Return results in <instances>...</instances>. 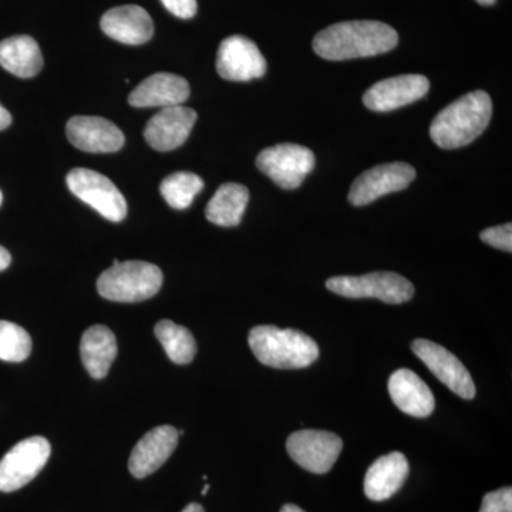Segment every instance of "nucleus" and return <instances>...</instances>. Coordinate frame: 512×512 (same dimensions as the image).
<instances>
[{"label": "nucleus", "mask_w": 512, "mask_h": 512, "mask_svg": "<svg viewBox=\"0 0 512 512\" xmlns=\"http://www.w3.org/2000/svg\"><path fill=\"white\" fill-rule=\"evenodd\" d=\"M481 241L501 251L512 252V225H500V227H493L485 229L480 234Z\"/></svg>", "instance_id": "nucleus-27"}, {"label": "nucleus", "mask_w": 512, "mask_h": 512, "mask_svg": "<svg viewBox=\"0 0 512 512\" xmlns=\"http://www.w3.org/2000/svg\"><path fill=\"white\" fill-rule=\"evenodd\" d=\"M66 181L69 190L84 204L99 212L101 217L111 222L126 218V198L106 175L89 168H74L67 174Z\"/></svg>", "instance_id": "nucleus-6"}, {"label": "nucleus", "mask_w": 512, "mask_h": 512, "mask_svg": "<svg viewBox=\"0 0 512 512\" xmlns=\"http://www.w3.org/2000/svg\"><path fill=\"white\" fill-rule=\"evenodd\" d=\"M180 434L173 426H160L148 431L131 451L128 470L131 476L146 478L163 467L177 448Z\"/></svg>", "instance_id": "nucleus-16"}, {"label": "nucleus", "mask_w": 512, "mask_h": 512, "mask_svg": "<svg viewBox=\"0 0 512 512\" xmlns=\"http://www.w3.org/2000/svg\"><path fill=\"white\" fill-rule=\"evenodd\" d=\"M493 116V101L483 90L460 97L437 114L430 137L444 150L466 147L484 133Z\"/></svg>", "instance_id": "nucleus-2"}, {"label": "nucleus", "mask_w": 512, "mask_h": 512, "mask_svg": "<svg viewBox=\"0 0 512 512\" xmlns=\"http://www.w3.org/2000/svg\"><path fill=\"white\" fill-rule=\"evenodd\" d=\"M217 72L231 82H249L266 73V60L261 50L245 36H229L222 40L217 55Z\"/></svg>", "instance_id": "nucleus-12"}, {"label": "nucleus", "mask_w": 512, "mask_h": 512, "mask_svg": "<svg viewBox=\"0 0 512 512\" xmlns=\"http://www.w3.org/2000/svg\"><path fill=\"white\" fill-rule=\"evenodd\" d=\"M32 352V338L22 326L0 320V360L20 363Z\"/></svg>", "instance_id": "nucleus-26"}, {"label": "nucleus", "mask_w": 512, "mask_h": 512, "mask_svg": "<svg viewBox=\"0 0 512 512\" xmlns=\"http://www.w3.org/2000/svg\"><path fill=\"white\" fill-rule=\"evenodd\" d=\"M208 490H210V484H205L204 490H202V495H207Z\"/></svg>", "instance_id": "nucleus-35"}, {"label": "nucleus", "mask_w": 512, "mask_h": 512, "mask_svg": "<svg viewBox=\"0 0 512 512\" xmlns=\"http://www.w3.org/2000/svg\"><path fill=\"white\" fill-rule=\"evenodd\" d=\"M202 188H204V181L200 175L178 171L164 178L160 191L170 207L174 210H185L190 207Z\"/></svg>", "instance_id": "nucleus-25"}, {"label": "nucleus", "mask_w": 512, "mask_h": 512, "mask_svg": "<svg viewBox=\"0 0 512 512\" xmlns=\"http://www.w3.org/2000/svg\"><path fill=\"white\" fill-rule=\"evenodd\" d=\"M326 288L336 295L350 299H379L384 303L400 305L409 302L414 286L409 279L394 272H372L362 276H335L328 279Z\"/></svg>", "instance_id": "nucleus-5"}, {"label": "nucleus", "mask_w": 512, "mask_h": 512, "mask_svg": "<svg viewBox=\"0 0 512 512\" xmlns=\"http://www.w3.org/2000/svg\"><path fill=\"white\" fill-rule=\"evenodd\" d=\"M164 276L157 265L144 261L120 262L97 279V291L107 301L134 303L153 298L163 286Z\"/></svg>", "instance_id": "nucleus-4"}, {"label": "nucleus", "mask_w": 512, "mask_h": 512, "mask_svg": "<svg viewBox=\"0 0 512 512\" xmlns=\"http://www.w3.org/2000/svg\"><path fill=\"white\" fill-rule=\"evenodd\" d=\"M480 512H512V488L505 487L485 494Z\"/></svg>", "instance_id": "nucleus-28"}, {"label": "nucleus", "mask_w": 512, "mask_h": 512, "mask_svg": "<svg viewBox=\"0 0 512 512\" xmlns=\"http://www.w3.org/2000/svg\"><path fill=\"white\" fill-rule=\"evenodd\" d=\"M476 2L480 3L483 6H491L494 5L495 0H476Z\"/></svg>", "instance_id": "nucleus-34"}, {"label": "nucleus", "mask_w": 512, "mask_h": 512, "mask_svg": "<svg viewBox=\"0 0 512 512\" xmlns=\"http://www.w3.org/2000/svg\"><path fill=\"white\" fill-rule=\"evenodd\" d=\"M190 97V84L184 77L171 73H157L147 77L128 96L133 107H173L181 106Z\"/></svg>", "instance_id": "nucleus-18"}, {"label": "nucleus", "mask_w": 512, "mask_h": 512, "mask_svg": "<svg viewBox=\"0 0 512 512\" xmlns=\"http://www.w3.org/2000/svg\"><path fill=\"white\" fill-rule=\"evenodd\" d=\"M52 447L45 437L22 440L0 460V491L13 493L29 484L49 461Z\"/></svg>", "instance_id": "nucleus-8"}, {"label": "nucleus", "mask_w": 512, "mask_h": 512, "mask_svg": "<svg viewBox=\"0 0 512 512\" xmlns=\"http://www.w3.org/2000/svg\"><path fill=\"white\" fill-rule=\"evenodd\" d=\"M117 339L107 326L94 325L86 330L80 342V356L93 379H104L117 357Z\"/></svg>", "instance_id": "nucleus-21"}, {"label": "nucleus", "mask_w": 512, "mask_h": 512, "mask_svg": "<svg viewBox=\"0 0 512 512\" xmlns=\"http://www.w3.org/2000/svg\"><path fill=\"white\" fill-rule=\"evenodd\" d=\"M248 342L256 359L275 369H303L319 357L315 340L295 329L256 326L249 332Z\"/></svg>", "instance_id": "nucleus-3"}, {"label": "nucleus", "mask_w": 512, "mask_h": 512, "mask_svg": "<svg viewBox=\"0 0 512 512\" xmlns=\"http://www.w3.org/2000/svg\"><path fill=\"white\" fill-rule=\"evenodd\" d=\"M67 138L86 153H116L124 146V134L116 124L103 117L76 116L66 127Z\"/></svg>", "instance_id": "nucleus-14"}, {"label": "nucleus", "mask_w": 512, "mask_h": 512, "mask_svg": "<svg viewBox=\"0 0 512 512\" xmlns=\"http://www.w3.org/2000/svg\"><path fill=\"white\" fill-rule=\"evenodd\" d=\"M281 512H305V511H303L301 507H298V505L286 504V505H284V507H282Z\"/></svg>", "instance_id": "nucleus-33"}, {"label": "nucleus", "mask_w": 512, "mask_h": 512, "mask_svg": "<svg viewBox=\"0 0 512 512\" xmlns=\"http://www.w3.org/2000/svg\"><path fill=\"white\" fill-rule=\"evenodd\" d=\"M154 333L171 362L188 365L194 360L197 343L190 330L177 325L173 320L163 319L157 323Z\"/></svg>", "instance_id": "nucleus-24"}, {"label": "nucleus", "mask_w": 512, "mask_h": 512, "mask_svg": "<svg viewBox=\"0 0 512 512\" xmlns=\"http://www.w3.org/2000/svg\"><path fill=\"white\" fill-rule=\"evenodd\" d=\"M399 43L396 30L377 20H350L329 26L313 39V50L325 60L383 55Z\"/></svg>", "instance_id": "nucleus-1"}, {"label": "nucleus", "mask_w": 512, "mask_h": 512, "mask_svg": "<svg viewBox=\"0 0 512 512\" xmlns=\"http://www.w3.org/2000/svg\"><path fill=\"white\" fill-rule=\"evenodd\" d=\"M412 349L427 369L461 399L476 397V384L467 367L443 346L427 339L414 340Z\"/></svg>", "instance_id": "nucleus-10"}, {"label": "nucleus", "mask_w": 512, "mask_h": 512, "mask_svg": "<svg viewBox=\"0 0 512 512\" xmlns=\"http://www.w3.org/2000/svg\"><path fill=\"white\" fill-rule=\"evenodd\" d=\"M416 178V170L407 163L380 164L356 178L349 192L350 204L363 207L384 195L402 191Z\"/></svg>", "instance_id": "nucleus-11"}, {"label": "nucleus", "mask_w": 512, "mask_h": 512, "mask_svg": "<svg viewBox=\"0 0 512 512\" xmlns=\"http://www.w3.org/2000/svg\"><path fill=\"white\" fill-rule=\"evenodd\" d=\"M249 201V191L245 185L222 184L208 202L205 217L218 227H237L244 217Z\"/></svg>", "instance_id": "nucleus-23"}, {"label": "nucleus", "mask_w": 512, "mask_h": 512, "mask_svg": "<svg viewBox=\"0 0 512 512\" xmlns=\"http://www.w3.org/2000/svg\"><path fill=\"white\" fill-rule=\"evenodd\" d=\"M389 393L393 403L409 416L429 417L434 412L436 400L430 387L409 369L394 372L389 380Z\"/></svg>", "instance_id": "nucleus-19"}, {"label": "nucleus", "mask_w": 512, "mask_h": 512, "mask_svg": "<svg viewBox=\"0 0 512 512\" xmlns=\"http://www.w3.org/2000/svg\"><path fill=\"white\" fill-rule=\"evenodd\" d=\"M165 9L180 19H191L197 15V0H161Z\"/></svg>", "instance_id": "nucleus-29"}, {"label": "nucleus", "mask_w": 512, "mask_h": 512, "mask_svg": "<svg viewBox=\"0 0 512 512\" xmlns=\"http://www.w3.org/2000/svg\"><path fill=\"white\" fill-rule=\"evenodd\" d=\"M10 262H12V256H10L8 249L0 247V272L8 269Z\"/></svg>", "instance_id": "nucleus-31"}, {"label": "nucleus", "mask_w": 512, "mask_h": 512, "mask_svg": "<svg viewBox=\"0 0 512 512\" xmlns=\"http://www.w3.org/2000/svg\"><path fill=\"white\" fill-rule=\"evenodd\" d=\"M183 512H205L200 504L192 503L184 508Z\"/></svg>", "instance_id": "nucleus-32"}, {"label": "nucleus", "mask_w": 512, "mask_h": 512, "mask_svg": "<svg viewBox=\"0 0 512 512\" xmlns=\"http://www.w3.org/2000/svg\"><path fill=\"white\" fill-rule=\"evenodd\" d=\"M409 476V463L404 454L399 451L377 458L369 467L365 477V494L369 500H389L400 488Z\"/></svg>", "instance_id": "nucleus-20"}, {"label": "nucleus", "mask_w": 512, "mask_h": 512, "mask_svg": "<svg viewBox=\"0 0 512 512\" xmlns=\"http://www.w3.org/2000/svg\"><path fill=\"white\" fill-rule=\"evenodd\" d=\"M286 448L298 466L311 473L325 474L338 461L343 441L330 431L302 430L289 437Z\"/></svg>", "instance_id": "nucleus-9"}, {"label": "nucleus", "mask_w": 512, "mask_h": 512, "mask_svg": "<svg viewBox=\"0 0 512 512\" xmlns=\"http://www.w3.org/2000/svg\"><path fill=\"white\" fill-rule=\"evenodd\" d=\"M430 82L421 74H403L373 84L363 96L367 109L386 113L409 106L429 93Z\"/></svg>", "instance_id": "nucleus-13"}, {"label": "nucleus", "mask_w": 512, "mask_h": 512, "mask_svg": "<svg viewBox=\"0 0 512 512\" xmlns=\"http://www.w3.org/2000/svg\"><path fill=\"white\" fill-rule=\"evenodd\" d=\"M195 121L197 113L183 104L165 107L148 121L144 128V138L154 150L171 151L183 146L190 137Z\"/></svg>", "instance_id": "nucleus-15"}, {"label": "nucleus", "mask_w": 512, "mask_h": 512, "mask_svg": "<svg viewBox=\"0 0 512 512\" xmlns=\"http://www.w3.org/2000/svg\"><path fill=\"white\" fill-rule=\"evenodd\" d=\"M2 201H3V195H2V191H0V205H2Z\"/></svg>", "instance_id": "nucleus-36"}, {"label": "nucleus", "mask_w": 512, "mask_h": 512, "mask_svg": "<svg viewBox=\"0 0 512 512\" xmlns=\"http://www.w3.org/2000/svg\"><path fill=\"white\" fill-rule=\"evenodd\" d=\"M0 66L22 79H30L40 73L43 56L33 37L13 36L0 42Z\"/></svg>", "instance_id": "nucleus-22"}, {"label": "nucleus", "mask_w": 512, "mask_h": 512, "mask_svg": "<svg viewBox=\"0 0 512 512\" xmlns=\"http://www.w3.org/2000/svg\"><path fill=\"white\" fill-rule=\"evenodd\" d=\"M10 123H12V116H10L9 111L0 104V131L8 128Z\"/></svg>", "instance_id": "nucleus-30"}, {"label": "nucleus", "mask_w": 512, "mask_h": 512, "mask_svg": "<svg viewBox=\"0 0 512 512\" xmlns=\"http://www.w3.org/2000/svg\"><path fill=\"white\" fill-rule=\"evenodd\" d=\"M101 30L124 45H144L154 35V23L147 10L136 5H124L104 13Z\"/></svg>", "instance_id": "nucleus-17"}, {"label": "nucleus", "mask_w": 512, "mask_h": 512, "mask_svg": "<svg viewBox=\"0 0 512 512\" xmlns=\"http://www.w3.org/2000/svg\"><path fill=\"white\" fill-rule=\"evenodd\" d=\"M256 167L284 190H296L315 167V154L299 144H278L256 157Z\"/></svg>", "instance_id": "nucleus-7"}]
</instances>
